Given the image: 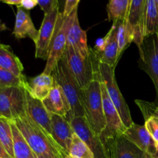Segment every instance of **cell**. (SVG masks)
Here are the masks:
<instances>
[{"label": "cell", "instance_id": "d6986e66", "mask_svg": "<svg viewBox=\"0 0 158 158\" xmlns=\"http://www.w3.org/2000/svg\"><path fill=\"white\" fill-rule=\"evenodd\" d=\"M67 46L74 48L84 58L90 55L91 49L87 44L86 32L80 26L78 14L75 15L68 30Z\"/></svg>", "mask_w": 158, "mask_h": 158}, {"label": "cell", "instance_id": "d4e9b609", "mask_svg": "<svg viewBox=\"0 0 158 158\" xmlns=\"http://www.w3.org/2000/svg\"><path fill=\"white\" fill-rule=\"evenodd\" d=\"M117 22V43H118L119 59L127 47L134 42V38L127 25V20Z\"/></svg>", "mask_w": 158, "mask_h": 158}, {"label": "cell", "instance_id": "8fae6325", "mask_svg": "<svg viewBox=\"0 0 158 158\" xmlns=\"http://www.w3.org/2000/svg\"><path fill=\"white\" fill-rule=\"evenodd\" d=\"M60 12V8H56L52 12L44 14V18L39 29L36 41L35 42V58L47 60L49 46L53 37Z\"/></svg>", "mask_w": 158, "mask_h": 158}, {"label": "cell", "instance_id": "7a4b0ae2", "mask_svg": "<svg viewBox=\"0 0 158 158\" xmlns=\"http://www.w3.org/2000/svg\"><path fill=\"white\" fill-rule=\"evenodd\" d=\"M51 75L54 81L62 88L71 107L68 120L76 117H85L83 108V90L69 71L64 59L62 57L54 67Z\"/></svg>", "mask_w": 158, "mask_h": 158}, {"label": "cell", "instance_id": "f35d334b", "mask_svg": "<svg viewBox=\"0 0 158 158\" xmlns=\"http://www.w3.org/2000/svg\"><path fill=\"white\" fill-rule=\"evenodd\" d=\"M37 158H49V157H44V156H42V155H36Z\"/></svg>", "mask_w": 158, "mask_h": 158}, {"label": "cell", "instance_id": "603a6c76", "mask_svg": "<svg viewBox=\"0 0 158 158\" xmlns=\"http://www.w3.org/2000/svg\"><path fill=\"white\" fill-rule=\"evenodd\" d=\"M13 137L14 158H37L13 121H10Z\"/></svg>", "mask_w": 158, "mask_h": 158}, {"label": "cell", "instance_id": "30bf717a", "mask_svg": "<svg viewBox=\"0 0 158 158\" xmlns=\"http://www.w3.org/2000/svg\"><path fill=\"white\" fill-rule=\"evenodd\" d=\"M70 124L77 136L89 148L95 158H108L106 147L100 136L94 132L85 117H76L70 120Z\"/></svg>", "mask_w": 158, "mask_h": 158}, {"label": "cell", "instance_id": "ac0fdd59", "mask_svg": "<svg viewBox=\"0 0 158 158\" xmlns=\"http://www.w3.org/2000/svg\"><path fill=\"white\" fill-rule=\"evenodd\" d=\"M38 32L39 30L35 29L29 12L20 6H17L15 26L12 35L17 40L29 37L35 43L38 36Z\"/></svg>", "mask_w": 158, "mask_h": 158}, {"label": "cell", "instance_id": "5b68a950", "mask_svg": "<svg viewBox=\"0 0 158 158\" xmlns=\"http://www.w3.org/2000/svg\"><path fill=\"white\" fill-rule=\"evenodd\" d=\"M77 14H78V7L76 8L67 16H64L61 12L59 14L55 32L49 46L46 67L43 72L44 73H52L56 63L63 57L67 45L68 30Z\"/></svg>", "mask_w": 158, "mask_h": 158}, {"label": "cell", "instance_id": "f546056e", "mask_svg": "<svg viewBox=\"0 0 158 158\" xmlns=\"http://www.w3.org/2000/svg\"><path fill=\"white\" fill-rule=\"evenodd\" d=\"M144 126L154 141L158 143V120L154 117H148L145 119Z\"/></svg>", "mask_w": 158, "mask_h": 158}, {"label": "cell", "instance_id": "8d00e7d4", "mask_svg": "<svg viewBox=\"0 0 158 158\" xmlns=\"http://www.w3.org/2000/svg\"><path fill=\"white\" fill-rule=\"evenodd\" d=\"M6 29H7L6 25H5L4 23H2V21L0 20V32H2V31L3 30H6Z\"/></svg>", "mask_w": 158, "mask_h": 158}, {"label": "cell", "instance_id": "7c38bea8", "mask_svg": "<svg viewBox=\"0 0 158 158\" xmlns=\"http://www.w3.org/2000/svg\"><path fill=\"white\" fill-rule=\"evenodd\" d=\"M25 89L26 97V114L36 124L52 136L51 114L46 110L43 100H39L31 94L28 87V80L25 85Z\"/></svg>", "mask_w": 158, "mask_h": 158}, {"label": "cell", "instance_id": "9a60e30c", "mask_svg": "<svg viewBox=\"0 0 158 158\" xmlns=\"http://www.w3.org/2000/svg\"><path fill=\"white\" fill-rule=\"evenodd\" d=\"M51 121L52 137L57 144L68 154L74 134L70 122L65 117L54 114H51Z\"/></svg>", "mask_w": 158, "mask_h": 158}, {"label": "cell", "instance_id": "ab89813d", "mask_svg": "<svg viewBox=\"0 0 158 158\" xmlns=\"http://www.w3.org/2000/svg\"><path fill=\"white\" fill-rule=\"evenodd\" d=\"M154 1H155L156 6H157V11H158V0H154Z\"/></svg>", "mask_w": 158, "mask_h": 158}, {"label": "cell", "instance_id": "4dcf8cb0", "mask_svg": "<svg viewBox=\"0 0 158 158\" xmlns=\"http://www.w3.org/2000/svg\"><path fill=\"white\" fill-rule=\"evenodd\" d=\"M38 5L44 14L49 13L59 8L58 0H38Z\"/></svg>", "mask_w": 158, "mask_h": 158}, {"label": "cell", "instance_id": "f1b7e54d", "mask_svg": "<svg viewBox=\"0 0 158 158\" xmlns=\"http://www.w3.org/2000/svg\"><path fill=\"white\" fill-rule=\"evenodd\" d=\"M135 103L140 108L144 117V120L150 117H154L158 120V103H151L140 100H135Z\"/></svg>", "mask_w": 158, "mask_h": 158}, {"label": "cell", "instance_id": "484cf974", "mask_svg": "<svg viewBox=\"0 0 158 158\" xmlns=\"http://www.w3.org/2000/svg\"><path fill=\"white\" fill-rule=\"evenodd\" d=\"M0 141L11 157L14 158L13 137L9 120L0 117Z\"/></svg>", "mask_w": 158, "mask_h": 158}, {"label": "cell", "instance_id": "4316f807", "mask_svg": "<svg viewBox=\"0 0 158 158\" xmlns=\"http://www.w3.org/2000/svg\"><path fill=\"white\" fill-rule=\"evenodd\" d=\"M68 154L75 158H95L94 153L74 132Z\"/></svg>", "mask_w": 158, "mask_h": 158}, {"label": "cell", "instance_id": "6da1fadb", "mask_svg": "<svg viewBox=\"0 0 158 158\" xmlns=\"http://www.w3.org/2000/svg\"><path fill=\"white\" fill-rule=\"evenodd\" d=\"M13 122L36 155L64 158L65 154H67L57 144L52 136L36 124L27 114Z\"/></svg>", "mask_w": 158, "mask_h": 158}, {"label": "cell", "instance_id": "277c9868", "mask_svg": "<svg viewBox=\"0 0 158 158\" xmlns=\"http://www.w3.org/2000/svg\"><path fill=\"white\" fill-rule=\"evenodd\" d=\"M83 108L85 118L95 134L100 136L106 126L101 80H94L83 90Z\"/></svg>", "mask_w": 158, "mask_h": 158}, {"label": "cell", "instance_id": "ffe728a7", "mask_svg": "<svg viewBox=\"0 0 158 158\" xmlns=\"http://www.w3.org/2000/svg\"><path fill=\"white\" fill-rule=\"evenodd\" d=\"M0 66L19 78H24L23 65L10 46L0 43Z\"/></svg>", "mask_w": 158, "mask_h": 158}, {"label": "cell", "instance_id": "d590c367", "mask_svg": "<svg viewBox=\"0 0 158 158\" xmlns=\"http://www.w3.org/2000/svg\"><path fill=\"white\" fill-rule=\"evenodd\" d=\"M59 2V8H60V11L61 9V12H63V9H64L65 2H66V0H58Z\"/></svg>", "mask_w": 158, "mask_h": 158}, {"label": "cell", "instance_id": "7402d4cb", "mask_svg": "<svg viewBox=\"0 0 158 158\" xmlns=\"http://www.w3.org/2000/svg\"><path fill=\"white\" fill-rule=\"evenodd\" d=\"M144 38L158 32V11L154 0H146L143 15Z\"/></svg>", "mask_w": 158, "mask_h": 158}, {"label": "cell", "instance_id": "3957f363", "mask_svg": "<svg viewBox=\"0 0 158 158\" xmlns=\"http://www.w3.org/2000/svg\"><path fill=\"white\" fill-rule=\"evenodd\" d=\"M63 58L66 61L69 71L83 90L94 80H100L99 63L93 49L86 58L82 56L74 48L66 45Z\"/></svg>", "mask_w": 158, "mask_h": 158}, {"label": "cell", "instance_id": "2e32d148", "mask_svg": "<svg viewBox=\"0 0 158 158\" xmlns=\"http://www.w3.org/2000/svg\"><path fill=\"white\" fill-rule=\"evenodd\" d=\"M44 106L50 114L63 116L69 119L71 107L62 88L55 82L49 95L43 100Z\"/></svg>", "mask_w": 158, "mask_h": 158}, {"label": "cell", "instance_id": "8992f818", "mask_svg": "<svg viewBox=\"0 0 158 158\" xmlns=\"http://www.w3.org/2000/svg\"><path fill=\"white\" fill-rule=\"evenodd\" d=\"M26 83L23 86L0 87V117L14 121L26 114Z\"/></svg>", "mask_w": 158, "mask_h": 158}, {"label": "cell", "instance_id": "d6a6232c", "mask_svg": "<svg viewBox=\"0 0 158 158\" xmlns=\"http://www.w3.org/2000/svg\"><path fill=\"white\" fill-rule=\"evenodd\" d=\"M38 5V0H22L20 6L26 10H30Z\"/></svg>", "mask_w": 158, "mask_h": 158}, {"label": "cell", "instance_id": "44dd1931", "mask_svg": "<svg viewBox=\"0 0 158 158\" xmlns=\"http://www.w3.org/2000/svg\"><path fill=\"white\" fill-rule=\"evenodd\" d=\"M55 85V81L51 74L42 73L40 75L29 79L28 87L31 94L40 100H43Z\"/></svg>", "mask_w": 158, "mask_h": 158}, {"label": "cell", "instance_id": "b9f144b4", "mask_svg": "<svg viewBox=\"0 0 158 158\" xmlns=\"http://www.w3.org/2000/svg\"><path fill=\"white\" fill-rule=\"evenodd\" d=\"M2 1V0H0V2H1Z\"/></svg>", "mask_w": 158, "mask_h": 158}, {"label": "cell", "instance_id": "5bb4252c", "mask_svg": "<svg viewBox=\"0 0 158 158\" xmlns=\"http://www.w3.org/2000/svg\"><path fill=\"white\" fill-rule=\"evenodd\" d=\"M123 135L143 151L149 158H158L156 143L147 131L144 125L134 123L130 127L127 128Z\"/></svg>", "mask_w": 158, "mask_h": 158}, {"label": "cell", "instance_id": "4fadbf2b", "mask_svg": "<svg viewBox=\"0 0 158 158\" xmlns=\"http://www.w3.org/2000/svg\"><path fill=\"white\" fill-rule=\"evenodd\" d=\"M105 147L108 158H149L123 134L109 140Z\"/></svg>", "mask_w": 158, "mask_h": 158}, {"label": "cell", "instance_id": "7bdbcfd3", "mask_svg": "<svg viewBox=\"0 0 158 158\" xmlns=\"http://www.w3.org/2000/svg\"></svg>", "mask_w": 158, "mask_h": 158}, {"label": "cell", "instance_id": "e0dca14e", "mask_svg": "<svg viewBox=\"0 0 158 158\" xmlns=\"http://www.w3.org/2000/svg\"><path fill=\"white\" fill-rule=\"evenodd\" d=\"M106 43L103 50L99 53H95L96 57L100 63H105L116 68L119 60L118 43H117V22L113 23L110 29L106 35ZM94 51V50H93Z\"/></svg>", "mask_w": 158, "mask_h": 158}, {"label": "cell", "instance_id": "83f0119b", "mask_svg": "<svg viewBox=\"0 0 158 158\" xmlns=\"http://www.w3.org/2000/svg\"><path fill=\"white\" fill-rule=\"evenodd\" d=\"M27 82L26 77L19 78L0 66V87L23 86Z\"/></svg>", "mask_w": 158, "mask_h": 158}, {"label": "cell", "instance_id": "cb8c5ba5", "mask_svg": "<svg viewBox=\"0 0 158 158\" xmlns=\"http://www.w3.org/2000/svg\"><path fill=\"white\" fill-rule=\"evenodd\" d=\"M131 0H109L106 12L109 21L127 19Z\"/></svg>", "mask_w": 158, "mask_h": 158}, {"label": "cell", "instance_id": "1f68e13d", "mask_svg": "<svg viewBox=\"0 0 158 158\" xmlns=\"http://www.w3.org/2000/svg\"><path fill=\"white\" fill-rule=\"evenodd\" d=\"M80 0H66L64 9L63 10V14L64 16L69 15L76 8L78 7L79 2Z\"/></svg>", "mask_w": 158, "mask_h": 158}, {"label": "cell", "instance_id": "74e56055", "mask_svg": "<svg viewBox=\"0 0 158 158\" xmlns=\"http://www.w3.org/2000/svg\"><path fill=\"white\" fill-rule=\"evenodd\" d=\"M64 158H75V157H72V156L69 155V154H65V156H64Z\"/></svg>", "mask_w": 158, "mask_h": 158}, {"label": "cell", "instance_id": "ee69618b", "mask_svg": "<svg viewBox=\"0 0 158 158\" xmlns=\"http://www.w3.org/2000/svg\"><path fill=\"white\" fill-rule=\"evenodd\" d=\"M0 158H1V157H0Z\"/></svg>", "mask_w": 158, "mask_h": 158}, {"label": "cell", "instance_id": "ba28073f", "mask_svg": "<svg viewBox=\"0 0 158 158\" xmlns=\"http://www.w3.org/2000/svg\"><path fill=\"white\" fill-rule=\"evenodd\" d=\"M102 99H103V112H104L106 126L100 134V137L103 144L109 140L123 134L127 127L123 124L118 111L116 109L112 100L108 95L107 89L104 82L101 80Z\"/></svg>", "mask_w": 158, "mask_h": 158}, {"label": "cell", "instance_id": "9c48e42d", "mask_svg": "<svg viewBox=\"0 0 158 158\" xmlns=\"http://www.w3.org/2000/svg\"><path fill=\"white\" fill-rule=\"evenodd\" d=\"M138 49L140 68L151 77L158 100V32L145 37Z\"/></svg>", "mask_w": 158, "mask_h": 158}, {"label": "cell", "instance_id": "60d3db41", "mask_svg": "<svg viewBox=\"0 0 158 158\" xmlns=\"http://www.w3.org/2000/svg\"><path fill=\"white\" fill-rule=\"evenodd\" d=\"M156 148H157V151H158V143H156Z\"/></svg>", "mask_w": 158, "mask_h": 158}, {"label": "cell", "instance_id": "e575fe53", "mask_svg": "<svg viewBox=\"0 0 158 158\" xmlns=\"http://www.w3.org/2000/svg\"><path fill=\"white\" fill-rule=\"evenodd\" d=\"M2 2H3L4 3L9 5H15V6H19L21 5L22 0H2Z\"/></svg>", "mask_w": 158, "mask_h": 158}, {"label": "cell", "instance_id": "836d02e7", "mask_svg": "<svg viewBox=\"0 0 158 158\" xmlns=\"http://www.w3.org/2000/svg\"><path fill=\"white\" fill-rule=\"evenodd\" d=\"M0 157L1 158H12L11 156L9 155L4 148L3 145L2 144L1 141H0Z\"/></svg>", "mask_w": 158, "mask_h": 158}, {"label": "cell", "instance_id": "52a82bcc", "mask_svg": "<svg viewBox=\"0 0 158 158\" xmlns=\"http://www.w3.org/2000/svg\"><path fill=\"white\" fill-rule=\"evenodd\" d=\"M99 73L100 80L104 82L107 89L108 95L118 111L123 124L127 128L134 123L130 112L129 106L127 104L115 78V68L105 63H99Z\"/></svg>", "mask_w": 158, "mask_h": 158}]
</instances>
